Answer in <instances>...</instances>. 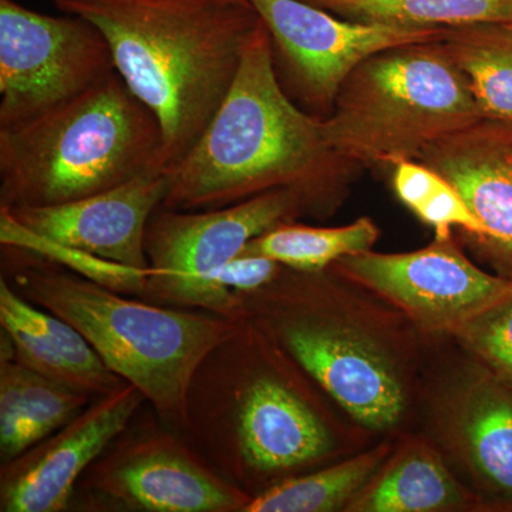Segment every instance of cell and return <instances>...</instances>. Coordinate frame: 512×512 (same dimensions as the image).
<instances>
[{
  "instance_id": "cell-24",
  "label": "cell",
  "mask_w": 512,
  "mask_h": 512,
  "mask_svg": "<svg viewBox=\"0 0 512 512\" xmlns=\"http://www.w3.org/2000/svg\"><path fill=\"white\" fill-rule=\"evenodd\" d=\"M393 187L400 198L436 231L437 239L451 238V229L466 231L473 244L484 237V227L460 192L443 175L417 160L393 165Z\"/></svg>"
},
{
  "instance_id": "cell-26",
  "label": "cell",
  "mask_w": 512,
  "mask_h": 512,
  "mask_svg": "<svg viewBox=\"0 0 512 512\" xmlns=\"http://www.w3.org/2000/svg\"><path fill=\"white\" fill-rule=\"evenodd\" d=\"M454 335L493 375L512 383V293L468 320Z\"/></svg>"
},
{
  "instance_id": "cell-27",
  "label": "cell",
  "mask_w": 512,
  "mask_h": 512,
  "mask_svg": "<svg viewBox=\"0 0 512 512\" xmlns=\"http://www.w3.org/2000/svg\"><path fill=\"white\" fill-rule=\"evenodd\" d=\"M284 268L268 256L241 252L222 266L212 279V285L227 295L255 292L272 284Z\"/></svg>"
},
{
  "instance_id": "cell-21",
  "label": "cell",
  "mask_w": 512,
  "mask_h": 512,
  "mask_svg": "<svg viewBox=\"0 0 512 512\" xmlns=\"http://www.w3.org/2000/svg\"><path fill=\"white\" fill-rule=\"evenodd\" d=\"M461 491L439 457L413 450L390 464L350 503L360 512H426L460 503Z\"/></svg>"
},
{
  "instance_id": "cell-15",
  "label": "cell",
  "mask_w": 512,
  "mask_h": 512,
  "mask_svg": "<svg viewBox=\"0 0 512 512\" xmlns=\"http://www.w3.org/2000/svg\"><path fill=\"white\" fill-rule=\"evenodd\" d=\"M417 161L460 192L484 227L474 247L512 279V124L481 119L434 141Z\"/></svg>"
},
{
  "instance_id": "cell-17",
  "label": "cell",
  "mask_w": 512,
  "mask_h": 512,
  "mask_svg": "<svg viewBox=\"0 0 512 512\" xmlns=\"http://www.w3.org/2000/svg\"><path fill=\"white\" fill-rule=\"evenodd\" d=\"M92 402L13 357L0 359V464L52 436Z\"/></svg>"
},
{
  "instance_id": "cell-12",
  "label": "cell",
  "mask_w": 512,
  "mask_h": 512,
  "mask_svg": "<svg viewBox=\"0 0 512 512\" xmlns=\"http://www.w3.org/2000/svg\"><path fill=\"white\" fill-rule=\"evenodd\" d=\"M329 268L436 332H456L512 293V279L478 268L453 238H436L429 247L404 254L349 255Z\"/></svg>"
},
{
  "instance_id": "cell-10",
  "label": "cell",
  "mask_w": 512,
  "mask_h": 512,
  "mask_svg": "<svg viewBox=\"0 0 512 512\" xmlns=\"http://www.w3.org/2000/svg\"><path fill=\"white\" fill-rule=\"evenodd\" d=\"M114 72L109 43L89 20L0 0V130L76 99Z\"/></svg>"
},
{
  "instance_id": "cell-23",
  "label": "cell",
  "mask_w": 512,
  "mask_h": 512,
  "mask_svg": "<svg viewBox=\"0 0 512 512\" xmlns=\"http://www.w3.org/2000/svg\"><path fill=\"white\" fill-rule=\"evenodd\" d=\"M387 454L380 446L343 463L289 478L252 498L244 512H328L340 510L372 478Z\"/></svg>"
},
{
  "instance_id": "cell-4",
  "label": "cell",
  "mask_w": 512,
  "mask_h": 512,
  "mask_svg": "<svg viewBox=\"0 0 512 512\" xmlns=\"http://www.w3.org/2000/svg\"><path fill=\"white\" fill-rule=\"evenodd\" d=\"M0 278L74 326L165 426L183 433L192 377L242 320L124 295L30 249L0 245Z\"/></svg>"
},
{
  "instance_id": "cell-25",
  "label": "cell",
  "mask_w": 512,
  "mask_h": 512,
  "mask_svg": "<svg viewBox=\"0 0 512 512\" xmlns=\"http://www.w3.org/2000/svg\"><path fill=\"white\" fill-rule=\"evenodd\" d=\"M0 245L30 249L90 281L134 298H143L151 275V268L117 264L40 237L22 227L5 207H0Z\"/></svg>"
},
{
  "instance_id": "cell-7",
  "label": "cell",
  "mask_w": 512,
  "mask_h": 512,
  "mask_svg": "<svg viewBox=\"0 0 512 512\" xmlns=\"http://www.w3.org/2000/svg\"><path fill=\"white\" fill-rule=\"evenodd\" d=\"M320 274L285 266L265 288L237 293L239 320L265 330L359 423L389 429L406 407L402 383L372 343L333 315Z\"/></svg>"
},
{
  "instance_id": "cell-11",
  "label": "cell",
  "mask_w": 512,
  "mask_h": 512,
  "mask_svg": "<svg viewBox=\"0 0 512 512\" xmlns=\"http://www.w3.org/2000/svg\"><path fill=\"white\" fill-rule=\"evenodd\" d=\"M249 3L271 35L279 83L319 119L329 116L343 82L367 57L390 47L434 42L441 32L353 22L302 0Z\"/></svg>"
},
{
  "instance_id": "cell-28",
  "label": "cell",
  "mask_w": 512,
  "mask_h": 512,
  "mask_svg": "<svg viewBox=\"0 0 512 512\" xmlns=\"http://www.w3.org/2000/svg\"><path fill=\"white\" fill-rule=\"evenodd\" d=\"M241 2H247V0H241Z\"/></svg>"
},
{
  "instance_id": "cell-1",
  "label": "cell",
  "mask_w": 512,
  "mask_h": 512,
  "mask_svg": "<svg viewBox=\"0 0 512 512\" xmlns=\"http://www.w3.org/2000/svg\"><path fill=\"white\" fill-rule=\"evenodd\" d=\"M313 383L265 330L242 320L192 377L185 439L229 483L258 497L332 453Z\"/></svg>"
},
{
  "instance_id": "cell-22",
  "label": "cell",
  "mask_w": 512,
  "mask_h": 512,
  "mask_svg": "<svg viewBox=\"0 0 512 512\" xmlns=\"http://www.w3.org/2000/svg\"><path fill=\"white\" fill-rule=\"evenodd\" d=\"M379 235L369 218L335 228L285 221L249 241L242 252L268 256L295 271L322 272L345 256L372 251Z\"/></svg>"
},
{
  "instance_id": "cell-9",
  "label": "cell",
  "mask_w": 512,
  "mask_h": 512,
  "mask_svg": "<svg viewBox=\"0 0 512 512\" xmlns=\"http://www.w3.org/2000/svg\"><path fill=\"white\" fill-rule=\"evenodd\" d=\"M141 410L87 468L73 503L84 511H245L251 495L215 471L153 409Z\"/></svg>"
},
{
  "instance_id": "cell-13",
  "label": "cell",
  "mask_w": 512,
  "mask_h": 512,
  "mask_svg": "<svg viewBox=\"0 0 512 512\" xmlns=\"http://www.w3.org/2000/svg\"><path fill=\"white\" fill-rule=\"evenodd\" d=\"M146 396L126 383L99 397L52 436L0 464V511L60 512L72 507L77 483L140 413Z\"/></svg>"
},
{
  "instance_id": "cell-16",
  "label": "cell",
  "mask_w": 512,
  "mask_h": 512,
  "mask_svg": "<svg viewBox=\"0 0 512 512\" xmlns=\"http://www.w3.org/2000/svg\"><path fill=\"white\" fill-rule=\"evenodd\" d=\"M0 329L12 340L13 359L93 400L124 382L82 333L55 313L26 301L0 278Z\"/></svg>"
},
{
  "instance_id": "cell-8",
  "label": "cell",
  "mask_w": 512,
  "mask_h": 512,
  "mask_svg": "<svg viewBox=\"0 0 512 512\" xmlns=\"http://www.w3.org/2000/svg\"><path fill=\"white\" fill-rule=\"evenodd\" d=\"M309 210L298 191L278 188L217 210L157 208L144 248L151 275L144 301L180 309H201L239 320L237 293L212 285L215 274L241 254L248 242Z\"/></svg>"
},
{
  "instance_id": "cell-3",
  "label": "cell",
  "mask_w": 512,
  "mask_h": 512,
  "mask_svg": "<svg viewBox=\"0 0 512 512\" xmlns=\"http://www.w3.org/2000/svg\"><path fill=\"white\" fill-rule=\"evenodd\" d=\"M349 165L330 148L322 119L299 107L279 83L261 20L220 109L174 168L161 207L217 210L291 188L316 212L328 205Z\"/></svg>"
},
{
  "instance_id": "cell-6",
  "label": "cell",
  "mask_w": 512,
  "mask_h": 512,
  "mask_svg": "<svg viewBox=\"0 0 512 512\" xmlns=\"http://www.w3.org/2000/svg\"><path fill=\"white\" fill-rule=\"evenodd\" d=\"M481 119L464 74L436 43L426 42L363 60L343 82L322 126L333 153L346 163L393 167Z\"/></svg>"
},
{
  "instance_id": "cell-14",
  "label": "cell",
  "mask_w": 512,
  "mask_h": 512,
  "mask_svg": "<svg viewBox=\"0 0 512 512\" xmlns=\"http://www.w3.org/2000/svg\"><path fill=\"white\" fill-rule=\"evenodd\" d=\"M173 185V170H153L82 200L8 208L22 227L56 244L117 264L148 269L144 237Z\"/></svg>"
},
{
  "instance_id": "cell-19",
  "label": "cell",
  "mask_w": 512,
  "mask_h": 512,
  "mask_svg": "<svg viewBox=\"0 0 512 512\" xmlns=\"http://www.w3.org/2000/svg\"><path fill=\"white\" fill-rule=\"evenodd\" d=\"M463 427L478 477L498 503L512 508V383L488 372L468 399Z\"/></svg>"
},
{
  "instance_id": "cell-18",
  "label": "cell",
  "mask_w": 512,
  "mask_h": 512,
  "mask_svg": "<svg viewBox=\"0 0 512 512\" xmlns=\"http://www.w3.org/2000/svg\"><path fill=\"white\" fill-rule=\"evenodd\" d=\"M434 43L466 77L483 119L512 124V23L444 28Z\"/></svg>"
},
{
  "instance_id": "cell-5",
  "label": "cell",
  "mask_w": 512,
  "mask_h": 512,
  "mask_svg": "<svg viewBox=\"0 0 512 512\" xmlns=\"http://www.w3.org/2000/svg\"><path fill=\"white\" fill-rule=\"evenodd\" d=\"M160 121L119 73L42 116L0 130V207H47L164 165Z\"/></svg>"
},
{
  "instance_id": "cell-20",
  "label": "cell",
  "mask_w": 512,
  "mask_h": 512,
  "mask_svg": "<svg viewBox=\"0 0 512 512\" xmlns=\"http://www.w3.org/2000/svg\"><path fill=\"white\" fill-rule=\"evenodd\" d=\"M353 22L414 29L512 23V0H302Z\"/></svg>"
},
{
  "instance_id": "cell-2",
  "label": "cell",
  "mask_w": 512,
  "mask_h": 512,
  "mask_svg": "<svg viewBox=\"0 0 512 512\" xmlns=\"http://www.w3.org/2000/svg\"><path fill=\"white\" fill-rule=\"evenodd\" d=\"M106 37L117 73L153 111L174 170L214 119L261 23L241 0H53Z\"/></svg>"
}]
</instances>
